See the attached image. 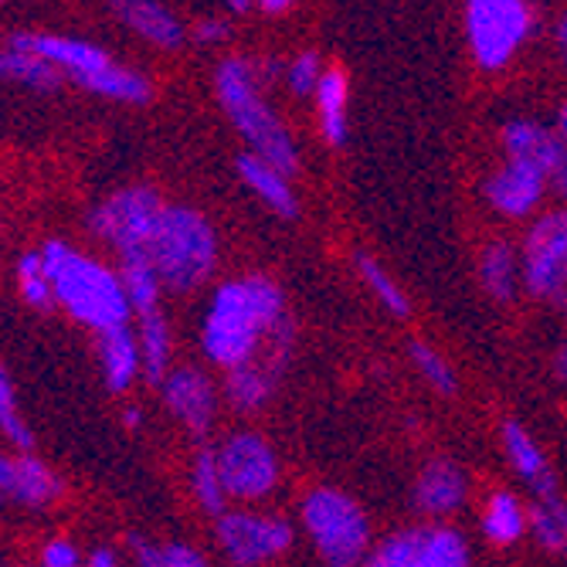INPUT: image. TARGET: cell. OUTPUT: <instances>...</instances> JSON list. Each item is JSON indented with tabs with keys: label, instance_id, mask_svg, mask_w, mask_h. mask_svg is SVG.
Here are the masks:
<instances>
[{
	"label": "cell",
	"instance_id": "cell-1",
	"mask_svg": "<svg viewBox=\"0 0 567 567\" xmlns=\"http://www.w3.org/2000/svg\"><path fill=\"white\" fill-rule=\"evenodd\" d=\"M282 292L266 276H248L238 282H225L204 320V353L215 364L235 371L251 364L259 340L279 330L282 323Z\"/></svg>",
	"mask_w": 567,
	"mask_h": 567
},
{
	"label": "cell",
	"instance_id": "cell-2",
	"mask_svg": "<svg viewBox=\"0 0 567 567\" xmlns=\"http://www.w3.org/2000/svg\"><path fill=\"white\" fill-rule=\"evenodd\" d=\"M41 259H44L51 289H55V302H62L79 323L92 327L95 333L126 327L133 306L116 272L99 266L89 255L72 251L59 238H51L41 248Z\"/></svg>",
	"mask_w": 567,
	"mask_h": 567
},
{
	"label": "cell",
	"instance_id": "cell-3",
	"mask_svg": "<svg viewBox=\"0 0 567 567\" xmlns=\"http://www.w3.org/2000/svg\"><path fill=\"white\" fill-rule=\"evenodd\" d=\"M157 272L161 286L174 292H190L200 282H208L218 262V238L200 212L184 204H167L157 218V228L150 235L146 259Z\"/></svg>",
	"mask_w": 567,
	"mask_h": 567
},
{
	"label": "cell",
	"instance_id": "cell-4",
	"mask_svg": "<svg viewBox=\"0 0 567 567\" xmlns=\"http://www.w3.org/2000/svg\"><path fill=\"white\" fill-rule=\"evenodd\" d=\"M215 89H218V99H221L228 120L235 123L241 140L251 146L255 157H262L266 164L279 167L282 174H292L299 167L296 143L289 140L282 120L269 110V102L262 99L259 72H255V65L241 62V59H225L218 65Z\"/></svg>",
	"mask_w": 567,
	"mask_h": 567
},
{
	"label": "cell",
	"instance_id": "cell-5",
	"mask_svg": "<svg viewBox=\"0 0 567 567\" xmlns=\"http://www.w3.org/2000/svg\"><path fill=\"white\" fill-rule=\"evenodd\" d=\"M302 524L327 567H360L371 544L364 509L340 489H313L302 499Z\"/></svg>",
	"mask_w": 567,
	"mask_h": 567
},
{
	"label": "cell",
	"instance_id": "cell-6",
	"mask_svg": "<svg viewBox=\"0 0 567 567\" xmlns=\"http://www.w3.org/2000/svg\"><path fill=\"white\" fill-rule=\"evenodd\" d=\"M164 208L167 204L153 187H126L106 197L92 212V231L99 238H106L123 255V262H136V259L143 262L150 235L157 228Z\"/></svg>",
	"mask_w": 567,
	"mask_h": 567
},
{
	"label": "cell",
	"instance_id": "cell-7",
	"mask_svg": "<svg viewBox=\"0 0 567 567\" xmlns=\"http://www.w3.org/2000/svg\"><path fill=\"white\" fill-rule=\"evenodd\" d=\"M466 34L480 69H503L530 34V8L520 0H473L466 8Z\"/></svg>",
	"mask_w": 567,
	"mask_h": 567
},
{
	"label": "cell",
	"instance_id": "cell-8",
	"mask_svg": "<svg viewBox=\"0 0 567 567\" xmlns=\"http://www.w3.org/2000/svg\"><path fill=\"white\" fill-rule=\"evenodd\" d=\"M524 282L527 292L547 302H567V212L544 215L524 245Z\"/></svg>",
	"mask_w": 567,
	"mask_h": 567
},
{
	"label": "cell",
	"instance_id": "cell-9",
	"mask_svg": "<svg viewBox=\"0 0 567 567\" xmlns=\"http://www.w3.org/2000/svg\"><path fill=\"white\" fill-rule=\"evenodd\" d=\"M218 544L238 567H259L276 560L292 544V527L279 517L231 509L218 517Z\"/></svg>",
	"mask_w": 567,
	"mask_h": 567
},
{
	"label": "cell",
	"instance_id": "cell-10",
	"mask_svg": "<svg viewBox=\"0 0 567 567\" xmlns=\"http://www.w3.org/2000/svg\"><path fill=\"white\" fill-rule=\"evenodd\" d=\"M218 466H221L228 496H238V499H262L279 483V462H276L272 445L251 432L231 435L218 449Z\"/></svg>",
	"mask_w": 567,
	"mask_h": 567
},
{
	"label": "cell",
	"instance_id": "cell-11",
	"mask_svg": "<svg viewBox=\"0 0 567 567\" xmlns=\"http://www.w3.org/2000/svg\"><path fill=\"white\" fill-rule=\"evenodd\" d=\"M11 48L18 51H31V55L44 59L48 65L65 69L75 82H89L102 72H110L116 62L92 41H79V38H65V34H14Z\"/></svg>",
	"mask_w": 567,
	"mask_h": 567
},
{
	"label": "cell",
	"instance_id": "cell-12",
	"mask_svg": "<svg viewBox=\"0 0 567 567\" xmlns=\"http://www.w3.org/2000/svg\"><path fill=\"white\" fill-rule=\"evenodd\" d=\"M547 190V174L527 161H506L493 177L486 181V200L506 218L530 215Z\"/></svg>",
	"mask_w": 567,
	"mask_h": 567
},
{
	"label": "cell",
	"instance_id": "cell-13",
	"mask_svg": "<svg viewBox=\"0 0 567 567\" xmlns=\"http://www.w3.org/2000/svg\"><path fill=\"white\" fill-rule=\"evenodd\" d=\"M503 150L506 161H527L534 167H540L550 177L567 164V146L560 143L557 130H547L534 120H513L503 126Z\"/></svg>",
	"mask_w": 567,
	"mask_h": 567
},
{
	"label": "cell",
	"instance_id": "cell-14",
	"mask_svg": "<svg viewBox=\"0 0 567 567\" xmlns=\"http://www.w3.org/2000/svg\"><path fill=\"white\" fill-rule=\"evenodd\" d=\"M62 493L59 476L34 455H0V496L44 506Z\"/></svg>",
	"mask_w": 567,
	"mask_h": 567
},
{
	"label": "cell",
	"instance_id": "cell-15",
	"mask_svg": "<svg viewBox=\"0 0 567 567\" xmlns=\"http://www.w3.org/2000/svg\"><path fill=\"white\" fill-rule=\"evenodd\" d=\"M164 398H167L174 415L190 432H208V425L215 422V388L194 368H181V371L167 374Z\"/></svg>",
	"mask_w": 567,
	"mask_h": 567
},
{
	"label": "cell",
	"instance_id": "cell-16",
	"mask_svg": "<svg viewBox=\"0 0 567 567\" xmlns=\"http://www.w3.org/2000/svg\"><path fill=\"white\" fill-rule=\"evenodd\" d=\"M503 449L509 455V466L537 493L540 503L557 499V480L550 473V462L520 422H503Z\"/></svg>",
	"mask_w": 567,
	"mask_h": 567
},
{
	"label": "cell",
	"instance_id": "cell-17",
	"mask_svg": "<svg viewBox=\"0 0 567 567\" xmlns=\"http://www.w3.org/2000/svg\"><path fill=\"white\" fill-rule=\"evenodd\" d=\"M462 499H466V473L449 458L429 462L415 483L419 509L429 517H445V513H455L462 506Z\"/></svg>",
	"mask_w": 567,
	"mask_h": 567
},
{
	"label": "cell",
	"instance_id": "cell-18",
	"mask_svg": "<svg viewBox=\"0 0 567 567\" xmlns=\"http://www.w3.org/2000/svg\"><path fill=\"white\" fill-rule=\"evenodd\" d=\"M235 167H238V177L269 204V212H276L279 218H296L299 215V200H296L286 174L279 167L266 164L262 157H255V153H241Z\"/></svg>",
	"mask_w": 567,
	"mask_h": 567
},
{
	"label": "cell",
	"instance_id": "cell-19",
	"mask_svg": "<svg viewBox=\"0 0 567 567\" xmlns=\"http://www.w3.org/2000/svg\"><path fill=\"white\" fill-rule=\"evenodd\" d=\"M99 357H102V371H106L110 391H126L143 368L140 337H133L130 327H116V330L99 333Z\"/></svg>",
	"mask_w": 567,
	"mask_h": 567
},
{
	"label": "cell",
	"instance_id": "cell-20",
	"mask_svg": "<svg viewBox=\"0 0 567 567\" xmlns=\"http://www.w3.org/2000/svg\"><path fill=\"white\" fill-rule=\"evenodd\" d=\"M123 24H130L140 38H146L157 48H177L184 41V24L161 4H150V0H126V4L113 8Z\"/></svg>",
	"mask_w": 567,
	"mask_h": 567
},
{
	"label": "cell",
	"instance_id": "cell-21",
	"mask_svg": "<svg viewBox=\"0 0 567 567\" xmlns=\"http://www.w3.org/2000/svg\"><path fill=\"white\" fill-rule=\"evenodd\" d=\"M347 99H350V85L347 75L340 69H327L317 89V116H320V130L323 136L340 146L347 140Z\"/></svg>",
	"mask_w": 567,
	"mask_h": 567
},
{
	"label": "cell",
	"instance_id": "cell-22",
	"mask_svg": "<svg viewBox=\"0 0 567 567\" xmlns=\"http://www.w3.org/2000/svg\"><path fill=\"white\" fill-rule=\"evenodd\" d=\"M520 276H524V269H520L517 255H513L509 245L493 241V245L483 248V255H480V282H483V289H486L493 299H499V302L513 299Z\"/></svg>",
	"mask_w": 567,
	"mask_h": 567
},
{
	"label": "cell",
	"instance_id": "cell-23",
	"mask_svg": "<svg viewBox=\"0 0 567 567\" xmlns=\"http://www.w3.org/2000/svg\"><path fill=\"white\" fill-rule=\"evenodd\" d=\"M530 527L527 509L513 493H493L483 513V530L493 544H517Z\"/></svg>",
	"mask_w": 567,
	"mask_h": 567
},
{
	"label": "cell",
	"instance_id": "cell-24",
	"mask_svg": "<svg viewBox=\"0 0 567 567\" xmlns=\"http://www.w3.org/2000/svg\"><path fill=\"white\" fill-rule=\"evenodd\" d=\"M415 567H470V547L462 540V534L449 527L419 530Z\"/></svg>",
	"mask_w": 567,
	"mask_h": 567
},
{
	"label": "cell",
	"instance_id": "cell-25",
	"mask_svg": "<svg viewBox=\"0 0 567 567\" xmlns=\"http://www.w3.org/2000/svg\"><path fill=\"white\" fill-rule=\"evenodd\" d=\"M140 350H143V374L161 384L167 381V357H171V333L164 313H150L140 317Z\"/></svg>",
	"mask_w": 567,
	"mask_h": 567
},
{
	"label": "cell",
	"instance_id": "cell-26",
	"mask_svg": "<svg viewBox=\"0 0 567 567\" xmlns=\"http://www.w3.org/2000/svg\"><path fill=\"white\" fill-rule=\"evenodd\" d=\"M0 82H21L31 89H55L59 69L48 65L44 59L31 55V51L4 48L0 51Z\"/></svg>",
	"mask_w": 567,
	"mask_h": 567
},
{
	"label": "cell",
	"instance_id": "cell-27",
	"mask_svg": "<svg viewBox=\"0 0 567 567\" xmlns=\"http://www.w3.org/2000/svg\"><path fill=\"white\" fill-rule=\"evenodd\" d=\"M225 391L238 411H255V408H262L272 394V371L255 368V364L235 368L225 381Z\"/></svg>",
	"mask_w": 567,
	"mask_h": 567
},
{
	"label": "cell",
	"instance_id": "cell-28",
	"mask_svg": "<svg viewBox=\"0 0 567 567\" xmlns=\"http://www.w3.org/2000/svg\"><path fill=\"white\" fill-rule=\"evenodd\" d=\"M527 520H530V530L537 534V540L567 560V503L560 496L547 499V503L537 499L527 513Z\"/></svg>",
	"mask_w": 567,
	"mask_h": 567
},
{
	"label": "cell",
	"instance_id": "cell-29",
	"mask_svg": "<svg viewBox=\"0 0 567 567\" xmlns=\"http://www.w3.org/2000/svg\"><path fill=\"white\" fill-rule=\"evenodd\" d=\"M123 289L130 296V306L136 317H150V313H161V279L153 272L150 262H123Z\"/></svg>",
	"mask_w": 567,
	"mask_h": 567
},
{
	"label": "cell",
	"instance_id": "cell-30",
	"mask_svg": "<svg viewBox=\"0 0 567 567\" xmlns=\"http://www.w3.org/2000/svg\"><path fill=\"white\" fill-rule=\"evenodd\" d=\"M194 493L200 499V506L215 513V517H225V503H228V489L221 480V466H218V452L204 449L194 458Z\"/></svg>",
	"mask_w": 567,
	"mask_h": 567
},
{
	"label": "cell",
	"instance_id": "cell-31",
	"mask_svg": "<svg viewBox=\"0 0 567 567\" xmlns=\"http://www.w3.org/2000/svg\"><path fill=\"white\" fill-rule=\"evenodd\" d=\"M130 547H133L140 567H208L194 547H184V544L157 547V544H146L143 537H130Z\"/></svg>",
	"mask_w": 567,
	"mask_h": 567
},
{
	"label": "cell",
	"instance_id": "cell-32",
	"mask_svg": "<svg viewBox=\"0 0 567 567\" xmlns=\"http://www.w3.org/2000/svg\"><path fill=\"white\" fill-rule=\"evenodd\" d=\"M357 269H360V276H364V282L371 286V292L391 309L394 317H408L411 313V302H408V296L401 292V286L381 269V262L378 259H371V255H360L357 259Z\"/></svg>",
	"mask_w": 567,
	"mask_h": 567
},
{
	"label": "cell",
	"instance_id": "cell-33",
	"mask_svg": "<svg viewBox=\"0 0 567 567\" xmlns=\"http://www.w3.org/2000/svg\"><path fill=\"white\" fill-rule=\"evenodd\" d=\"M18 279H21L24 302H31L34 309H51V302H55V289H51V279L44 272L41 251H31L18 262Z\"/></svg>",
	"mask_w": 567,
	"mask_h": 567
},
{
	"label": "cell",
	"instance_id": "cell-34",
	"mask_svg": "<svg viewBox=\"0 0 567 567\" xmlns=\"http://www.w3.org/2000/svg\"><path fill=\"white\" fill-rule=\"evenodd\" d=\"M0 429H4V435H8L18 449H24V452L34 445V439H31V432H28L24 419L18 415L14 388H11V378H8V371H4V368H0Z\"/></svg>",
	"mask_w": 567,
	"mask_h": 567
},
{
	"label": "cell",
	"instance_id": "cell-35",
	"mask_svg": "<svg viewBox=\"0 0 567 567\" xmlns=\"http://www.w3.org/2000/svg\"><path fill=\"white\" fill-rule=\"evenodd\" d=\"M411 360H415V368L422 371V378L435 391H442V394H452L455 391V374H452V368L445 364V357L435 347H429V343H411Z\"/></svg>",
	"mask_w": 567,
	"mask_h": 567
},
{
	"label": "cell",
	"instance_id": "cell-36",
	"mask_svg": "<svg viewBox=\"0 0 567 567\" xmlns=\"http://www.w3.org/2000/svg\"><path fill=\"white\" fill-rule=\"evenodd\" d=\"M415 550H419V530H401L368 557V567H415Z\"/></svg>",
	"mask_w": 567,
	"mask_h": 567
},
{
	"label": "cell",
	"instance_id": "cell-37",
	"mask_svg": "<svg viewBox=\"0 0 567 567\" xmlns=\"http://www.w3.org/2000/svg\"><path fill=\"white\" fill-rule=\"evenodd\" d=\"M323 72H327V69H323V62H320L317 51H302V55H296V59L289 62L286 82H289V89H292L296 95H309V92L317 95Z\"/></svg>",
	"mask_w": 567,
	"mask_h": 567
},
{
	"label": "cell",
	"instance_id": "cell-38",
	"mask_svg": "<svg viewBox=\"0 0 567 567\" xmlns=\"http://www.w3.org/2000/svg\"><path fill=\"white\" fill-rule=\"evenodd\" d=\"M41 564L44 567H79V550L69 540H51L41 550Z\"/></svg>",
	"mask_w": 567,
	"mask_h": 567
},
{
	"label": "cell",
	"instance_id": "cell-39",
	"mask_svg": "<svg viewBox=\"0 0 567 567\" xmlns=\"http://www.w3.org/2000/svg\"><path fill=\"white\" fill-rule=\"evenodd\" d=\"M228 38V24L225 21H200L197 24V41L212 44V41H225Z\"/></svg>",
	"mask_w": 567,
	"mask_h": 567
},
{
	"label": "cell",
	"instance_id": "cell-40",
	"mask_svg": "<svg viewBox=\"0 0 567 567\" xmlns=\"http://www.w3.org/2000/svg\"><path fill=\"white\" fill-rule=\"evenodd\" d=\"M554 44H557V55L567 62V14H560V21L554 24Z\"/></svg>",
	"mask_w": 567,
	"mask_h": 567
},
{
	"label": "cell",
	"instance_id": "cell-41",
	"mask_svg": "<svg viewBox=\"0 0 567 567\" xmlns=\"http://www.w3.org/2000/svg\"><path fill=\"white\" fill-rule=\"evenodd\" d=\"M82 567H116V557L110 550H92Z\"/></svg>",
	"mask_w": 567,
	"mask_h": 567
},
{
	"label": "cell",
	"instance_id": "cell-42",
	"mask_svg": "<svg viewBox=\"0 0 567 567\" xmlns=\"http://www.w3.org/2000/svg\"><path fill=\"white\" fill-rule=\"evenodd\" d=\"M255 8H259L262 14H282V11H289L292 4H289V0H262V4H255Z\"/></svg>",
	"mask_w": 567,
	"mask_h": 567
},
{
	"label": "cell",
	"instance_id": "cell-43",
	"mask_svg": "<svg viewBox=\"0 0 567 567\" xmlns=\"http://www.w3.org/2000/svg\"><path fill=\"white\" fill-rule=\"evenodd\" d=\"M550 187H554V190H557V194L567 200V164H564V167H560V171L550 177Z\"/></svg>",
	"mask_w": 567,
	"mask_h": 567
},
{
	"label": "cell",
	"instance_id": "cell-44",
	"mask_svg": "<svg viewBox=\"0 0 567 567\" xmlns=\"http://www.w3.org/2000/svg\"><path fill=\"white\" fill-rule=\"evenodd\" d=\"M557 136H560V143L567 146V102H564L560 113H557Z\"/></svg>",
	"mask_w": 567,
	"mask_h": 567
},
{
	"label": "cell",
	"instance_id": "cell-45",
	"mask_svg": "<svg viewBox=\"0 0 567 567\" xmlns=\"http://www.w3.org/2000/svg\"><path fill=\"white\" fill-rule=\"evenodd\" d=\"M557 378L567 384V343L560 347V353H557Z\"/></svg>",
	"mask_w": 567,
	"mask_h": 567
},
{
	"label": "cell",
	"instance_id": "cell-46",
	"mask_svg": "<svg viewBox=\"0 0 567 567\" xmlns=\"http://www.w3.org/2000/svg\"><path fill=\"white\" fill-rule=\"evenodd\" d=\"M140 419H143V415H140V408H130V411H126V425H130V429L140 425Z\"/></svg>",
	"mask_w": 567,
	"mask_h": 567
}]
</instances>
